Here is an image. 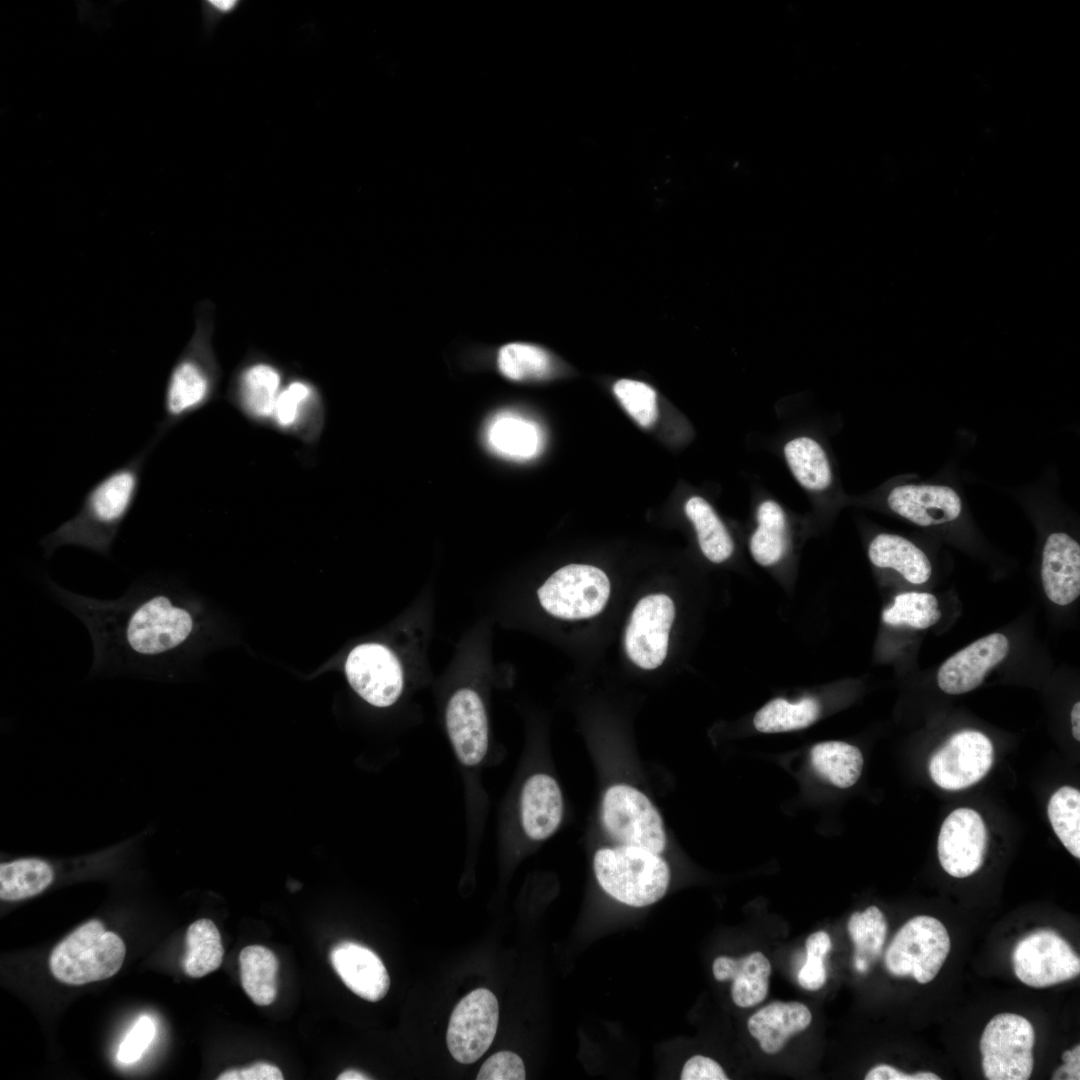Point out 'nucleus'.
<instances>
[{
	"mask_svg": "<svg viewBox=\"0 0 1080 1080\" xmlns=\"http://www.w3.org/2000/svg\"><path fill=\"white\" fill-rule=\"evenodd\" d=\"M847 929L855 948L854 967L865 973L882 952L887 933L886 919L878 907L870 906L863 912H854Z\"/></svg>",
	"mask_w": 1080,
	"mask_h": 1080,
	"instance_id": "36",
	"label": "nucleus"
},
{
	"mask_svg": "<svg viewBox=\"0 0 1080 1080\" xmlns=\"http://www.w3.org/2000/svg\"><path fill=\"white\" fill-rule=\"evenodd\" d=\"M831 949L825 931L812 933L806 940V961L798 973V982L806 990H818L826 981L824 958Z\"/></svg>",
	"mask_w": 1080,
	"mask_h": 1080,
	"instance_id": "41",
	"label": "nucleus"
},
{
	"mask_svg": "<svg viewBox=\"0 0 1080 1080\" xmlns=\"http://www.w3.org/2000/svg\"><path fill=\"white\" fill-rule=\"evenodd\" d=\"M941 611L937 598L926 592H905L895 597L894 603L885 609L882 619L893 626L906 625L927 629L938 622Z\"/></svg>",
	"mask_w": 1080,
	"mask_h": 1080,
	"instance_id": "39",
	"label": "nucleus"
},
{
	"mask_svg": "<svg viewBox=\"0 0 1080 1080\" xmlns=\"http://www.w3.org/2000/svg\"><path fill=\"white\" fill-rule=\"evenodd\" d=\"M886 502L897 515L925 527L952 522L962 512L959 494L946 485H898L889 491Z\"/></svg>",
	"mask_w": 1080,
	"mask_h": 1080,
	"instance_id": "19",
	"label": "nucleus"
},
{
	"mask_svg": "<svg viewBox=\"0 0 1080 1080\" xmlns=\"http://www.w3.org/2000/svg\"><path fill=\"white\" fill-rule=\"evenodd\" d=\"M330 959L341 980L357 996L377 1002L388 992L390 978L387 969L371 949L345 941L332 949Z\"/></svg>",
	"mask_w": 1080,
	"mask_h": 1080,
	"instance_id": "21",
	"label": "nucleus"
},
{
	"mask_svg": "<svg viewBox=\"0 0 1080 1080\" xmlns=\"http://www.w3.org/2000/svg\"><path fill=\"white\" fill-rule=\"evenodd\" d=\"M156 1032L149 1017H141L119 1046L117 1057L123 1063L136 1062L150 1045Z\"/></svg>",
	"mask_w": 1080,
	"mask_h": 1080,
	"instance_id": "43",
	"label": "nucleus"
},
{
	"mask_svg": "<svg viewBox=\"0 0 1080 1080\" xmlns=\"http://www.w3.org/2000/svg\"><path fill=\"white\" fill-rule=\"evenodd\" d=\"M712 971L718 981L733 980L731 996L739 1007H752L767 996L771 964L761 952L739 959L719 956L713 962Z\"/></svg>",
	"mask_w": 1080,
	"mask_h": 1080,
	"instance_id": "24",
	"label": "nucleus"
},
{
	"mask_svg": "<svg viewBox=\"0 0 1080 1080\" xmlns=\"http://www.w3.org/2000/svg\"><path fill=\"white\" fill-rule=\"evenodd\" d=\"M613 392L626 412L642 427H650L657 418V395L644 382L621 379Z\"/></svg>",
	"mask_w": 1080,
	"mask_h": 1080,
	"instance_id": "40",
	"label": "nucleus"
},
{
	"mask_svg": "<svg viewBox=\"0 0 1080 1080\" xmlns=\"http://www.w3.org/2000/svg\"><path fill=\"white\" fill-rule=\"evenodd\" d=\"M499 1020V1006L488 989L478 988L454 1008L446 1033L452 1057L463 1064L478 1060L492 1044Z\"/></svg>",
	"mask_w": 1080,
	"mask_h": 1080,
	"instance_id": "12",
	"label": "nucleus"
},
{
	"mask_svg": "<svg viewBox=\"0 0 1080 1080\" xmlns=\"http://www.w3.org/2000/svg\"><path fill=\"white\" fill-rule=\"evenodd\" d=\"M1044 592L1053 603L1066 606L1080 595V546L1066 533L1048 536L1041 564Z\"/></svg>",
	"mask_w": 1080,
	"mask_h": 1080,
	"instance_id": "20",
	"label": "nucleus"
},
{
	"mask_svg": "<svg viewBox=\"0 0 1080 1080\" xmlns=\"http://www.w3.org/2000/svg\"><path fill=\"white\" fill-rule=\"evenodd\" d=\"M563 815V799L556 780L547 774H535L524 784L521 794V821L533 840L551 836Z\"/></svg>",
	"mask_w": 1080,
	"mask_h": 1080,
	"instance_id": "23",
	"label": "nucleus"
},
{
	"mask_svg": "<svg viewBox=\"0 0 1080 1080\" xmlns=\"http://www.w3.org/2000/svg\"><path fill=\"white\" fill-rule=\"evenodd\" d=\"M224 948L216 925L209 919L193 922L186 933V952L182 967L192 978L203 977L222 963Z\"/></svg>",
	"mask_w": 1080,
	"mask_h": 1080,
	"instance_id": "34",
	"label": "nucleus"
},
{
	"mask_svg": "<svg viewBox=\"0 0 1080 1080\" xmlns=\"http://www.w3.org/2000/svg\"><path fill=\"white\" fill-rule=\"evenodd\" d=\"M490 447L498 454L516 460L530 459L542 447V434L539 427L519 415L502 413L497 415L487 429Z\"/></svg>",
	"mask_w": 1080,
	"mask_h": 1080,
	"instance_id": "29",
	"label": "nucleus"
},
{
	"mask_svg": "<svg viewBox=\"0 0 1080 1080\" xmlns=\"http://www.w3.org/2000/svg\"><path fill=\"white\" fill-rule=\"evenodd\" d=\"M866 1080H939L940 1077L932 1072H917L908 1074L901 1072L893 1066L880 1064L873 1067L865 1076Z\"/></svg>",
	"mask_w": 1080,
	"mask_h": 1080,
	"instance_id": "47",
	"label": "nucleus"
},
{
	"mask_svg": "<svg viewBox=\"0 0 1080 1080\" xmlns=\"http://www.w3.org/2000/svg\"><path fill=\"white\" fill-rule=\"evenodd\" d=\"M52 864L39 857H21L0 864V899L14 902L44 892L54 882Z\"/></svg>",
	"mask_w": 1080,
	"mask_h": 1080,
	"instance_id": "28",
	"label": "nucleus"
},
{
	"mask_svg": "<svg viewBox=\"0 0 1080 1080\" xmlns=\"http://www.w3.org/2000/svg\"><path fill=\"white\" fill-rule=\"evenodd\" d=\"M685 514L692 522L702 553L713 563H722L732 555L734 542L710 503L692 496L685 503Z\"/></svg>",
	"mask_w": 1080,
	"mask_h": 1080,
	"instance_id": "33",
	"label": "nucleus"
},
{
	"mask_svg": "<svg viewBox=\"0 0 1080 1080\" xmlns=\"http://www.w3.org/2000/svg\"><path fill=\"white\" fill-rule=\"evenodd\" d=\"M337 1079L338 1080H364V1079H370V1077H368L367 1075H365L364 1073H362L360 1071L353 1070V1069H348V1070H345L344 1072H342L337 1077Z\"/></svg>",
	"mask_w": 1080,
	"mask_h": 1080,
	"instance_id": "50",
	"label": "nucleus"
},
{
	"mask_svg": "<svg viewBox=\"0 0 1080 1080\" xmlns=\"http://www.w3.org/2000/svg\"><path fill=\"white\" fill-rule=\"evenodd\" d=\"M526 1078L523 1060L514 1052L500 1051L491 1055L481 1066L478 1080H523Z\"/></svg>",
	"mask_w": 1080,
	"mask_h": 1080,
	"instance_id": "42",
	"label": "nucleus"
},
{
	"mask_svg": "<svg viewBox=\"0 0 1080 1080\" xmlns=\"http://www.w3.org/2000/svg\"><path fill=\"white\" fill-rule=\"evenodd\" d=\"M1012 963L1017 978L1034 988L1062 983L1080 974V958L1052 930H1038L1023 937L1014 948Z\"/></svg>",
	"mask_w": 1080,
	"mask_h": 1080,
	"instance_id": "10",
	"label": "nucleus"
},
{
	"mask_svg": "<svg viewBox=\"0 0 1080 1080\" xmlns=\"http://www.w3.org/2000/svg\"><path fill=\"white\" fill-rule=\"evenodd\" d=\"M244 991L259 1006L271 1004L277 995L278 960L268 948L250 945L239 954Z\"/></svg>",
	"mask_w": 1080,
	"mask_h": 1080,
	"instance_id": "32",
	"label": "nucleus"
},
{
	"mask_svg": "<svg viewBox=\"0 0 1080 1080\" xmlns=\"http://www.w3.org/2000/svg\"><path fill=\"white\" fill-rule=\"evenodd\" d=\"M593 867L602 889L615 900L633 907L659 901L670 881L669 867L657 853L632 845L598 850Z\"/></svg>",
	"mask_w": 1080,
	"mask_h": 1080,
	"instance_id": "4",
	"label": "nucleus"
},
{
	"mask_svg": "<svg viewBox=\"0 0 1080 1080\" xmlns=\"http://www.w3.org/2000/svg\"><path fill=\"white\" fill-rule=\"evenodd\" d=\"M675 606L665 594H650L638 601L625 631V650L643 669H655L666 658Z\"/></svg>",
	"mask_w": 1080,
	"mask_h": 1080,
	"instance_id": "13",
	"label": "nucleus"
},
{
	"mask_svg": "<svg viewBox=\"0 0 1080 1080\" xmlns=\"http://www.w3.org/2000/svg\"><path fill=\"white\" fill-rule=\"evenodd\" d=\"M285 384L282 370L269 359L254 357L234 372L228 399L246 416L259 423L272 420L277 398Z\"/></svg>",
	"mask_w": 1080,
	"mask_h": 1080,
	"instance_id": "16",
	"label": "nucleus"
},
{
	"mask_svg": "<svg viewBox=\"0 0 1080 1080\" xmlns=\"http://www.w3.org/2000/svg\"><path fill=\"white\" fill-rule=\"evenodd\" d=\"M52 596L87 628L93 644L90 674L157 679L190 642L196 619L157 574L138 578L116 599L67 590L48 575Z\"/></svg>",
	"mask_w": 1080,
	"mask_h": 1080,
	"instance_id": "1",
	"label": "nucleus"
},
{
	"mask_svg": "<svg viewBox=\"0 0 1080 1080\" xmlns=\"http://www.w3.org/2000/svg\"><path fill=\"white\" fill-rule=\"evenodd\" d=\"M214 305L206 300L196 308L194 332L168 374L163 396V416L155 436L162 437L218 396L222 377L214 351Z\"/></svg>",
	"mask_w": 1080,
	"mask_h": 1080,
	"instance_id": "3",
	"label": "nucleus"
},
{
	"mask_svg": "<svg viewBox=\"0 0 1080 1080\" xmlns=\"http://www.w3.org/2000/svg\"><path fill=\"white\" fill-rule=\"evenodd\" d=\"M603 821L611 836L624 845L659 854L666 837L661 816L651 801L629 785L610 787L603 799Z\"/></svg>",
	"mask_w": 1080,
	"mask_h": 1080,
	"instance_id": "9",
	"label": "nucleus"
},
{
	"mask_svg": "<svg viewBox=\"0 0 1080 1080\" xmlns=\"http://www.w3.org/2000/svg\"><path fill=\"white\" fill-rule=\"evenodd\" d=\"M950 951L945 926L927 915L913 917L896 933L885 953V966L897 977L911 976L918 983L932 981Z\"/></svg>",
	"mask_w": 1080,
	"mask_h": 1080,
	"instance_id": "6",
	"label": "nucleus"
},
{
	"mask_svg": "<svg viewBox=\"0 0 1080 1080\" xmlns=\"http://www.w3.org/2000/svg\"><path fill=\"white\" fill-rule=\"evenodd\" d=\"M322 419V399L313 383L303 378H293L284 384L271 420L279 430L314 439Z\"/></svg>",
	"mask_w": 1080,
	"mask_h": 1080,
	"instance_id": "22",
	"label": "nucleus"
},
{
	"mask_svg": "<svg viewBox=\"0 0 1080 1080\" xmlns=\"http://www.w3.org/2000/svg\"><path fill=\"white\" fill-rule=\"evenodd\" d=\"M868 556L873 565L893 569L913 584L927 582L932 573L927 555L899 535L881 533L875 536L870 542Z\"/></svg>",
	"mask_w": 1080,
	"mask_h": 1080,
	"instance_id": "27",
	"label": "nucleus"
},
{
	"mask_svg": "<svg viewBox=\"0 0 1080 1080\" xmlns=\"http://www.w3.org/2000/svg\"><path fill=\"white\" fill-rule=\"evenodd\" d=\"M351 687L368 703L377 707L394 704L403 689V671L396 655L379 643L356 646L345 662Z\"/></svg>",
	"mask_w": 1080,
	"mask_h": 1080,
	"instance_id": "14",
	"label": "nucleus"
},
{
	"mask_svg": "<svg viewBox=\"0 0 1080 1080\" xmlns=\"http://www.w3.org/2000/svg\"><path fill=\"white\" fill-rule=\"evenodd\" d=\"M1071 724L1072 734L1074 738L1080 740V703L1076 702L1071 710Z\"/></svg>",
	"mask_w": 1080,
	"mask_h": 1080,
	"instance_id": "49",
	"label": "nucleus"
},
{
	"mask_svg": "<svg viewBox=\"0 0 1080 1080\" xmlns=\"http://www.w3.org/2000/svg\"><path fill=\"white\" fill-rule=\"evenodd\" d=\"M1035 1031L1025 1017L1000 1013L986 1025L981 1039L982 1069L988 1080H1026L1034 1067Z\"/></svg>",
	"mask_w": 1080,
	"mask_h": 1080,
	"instance_id": "7",
	"label": "nucleus"
},
{
	"mask_svg": "<svg viewBox=\"0 0 1080 1080\" xmlns=\"http://www.w3.org/2000/svg\"><path fill=\"white\" fill-rule=\"evenodd\" d=\"M1047 814L1055 834L1065 848L1080 857V792L1071 786L1059 788L1050 798Z\"/></svg>",
	"mask_w": 1080,
	"mask_h": 1080,
	"instance_id": "37",
	"label": "nucleus"
},
{
	"mask_svg": "<svg viewBox=\"0 0 1080 1080\" xmlns=\"http://www.w3.org/2000/svg\"><path fill=\"white\" fill-rule=\"evenodd\" d=\"M809 1008L800 1002H772L748 1020L750 1034L768 1054L779 1052L794 1034L804 1031L811 1023Z\"/></svg>",
	"mask_w": 1080,
	"mask_h": 1080,
	"instance_id": "25",
	"label": "nucleus"
},
{
	"mask_svg": "<svg viewBox=\"0 0 1080 1080\" xmlns=\"http://www.w3.org/2000/svg\"><path fill=\"white\" fill-rule=\"evenodd\" d=\"M1062 1060L1067 1062L1080 1061V1045H1076L1072 1050H1066L1062 1054Z\"/></svg>",
	"mask_w": 1080,
	"mask_h": 1080,
	"instance_id": "51",
	"label": "nucleus"
},
{
	"mask_svg": "<svg viewBox=\"0 0 1080 1080\" xmlns=\"http://www.w3.org/2000/svg\"><path fill=\"white\" fill-rule=\"evenodd\" d=\"M988 844V832L980 814L971 808L952 811L938 836V858L951 876L965 878L980 869Z\"/></svg>",
	"mask_w": 1080,
	"mask_h": 1080,
	"instance_id": "15",
	"label": "nucleus"
},
{
	"mask_svg": "<svg viewBox=\"0 0 1080 1080\" xmlns=\"http://www.w3.org/2000/svg\"><path fill=\"white\" fill-rule=\"evenodd\" d=\"M1009 651V641L1001 633L980 638L948 658L939 668V688L950 695L964 694L977 688L988 672Z\"/></svg>",
	"mask_w": 1080,
	"mask_h": 1080,
	"instance_id": "17",
	"label": "nucleus"
},
{
	"mask_svg": "<svg viewBox=\"0 0 1080 1080\" xmlns=\"http://www.w3.org/2000/svg\"><path fill=\"white\" fill-rule=\"evenodd\" d=\"M243 5L241 0H202L200 2L203 27L208 36L225 18L235 14Z\"/></svg>",
	"mask_w": 1080,
	"mask_h": 1080,
	"instance_id": "44",
	"label": "nucleus"
},
{
	"mask_svg": "<svg viewBox=\"0 0 1080 1080\" xmlns=\"http://www.w3.org/2000/svg\"><path fill=\"white\" fill-rule=\"evenodd\" d=\"M755 516L757 526L750 537V553L758 564L772 566L786 551V513L777 501L768 498L758 504Z\"/></svg>",
	"mask_w": 1080,
	"mask_h": 1080,
	"instance_id": "30",
	"label": "nucleus"
},
{
	"mask_svg": "<svg viewBox=\"0 0 1080 1080\" xmlns=\"http://www.w3.org/2000/svg\"><path fill=\"white\" fill-rule=\"evenodd\" d=\"M500 372L510 380L542 379L552 371L550 355L542 348L527 343H509L498 353Z\"/></svg>",
	"mask_w": 1080,
	"mask_h": 1080,
	"instance_id": "38",
	"label": "nucleus"
},
{
	"mask_svg": "<svg viewBox=\"0 0 1080 1080\" xmlns=\"http://www.w3.org/2000/svg\"><path fill=\"white\" fill-rule=\"evenodd\" d=\"M681 1080H727L723 1068L713 1059L695 1055L689 1058L682 1069Z\"/></svg>",
	"mask_w": 1080,
	"mask_h": 1080,
	"instance_id": "45",
	"label": "nucleus"
},
{
	"mask_svg": "<svg viewBox=\"0 0 1080 1080\" xmlns=\"http://www.w3.org/2000/svg\"><path fill=\"white\" fill-rule=\"evenodd\" d=\"M785 463L795 481L807 492L820 494L831 488L834 473L823 445L810 435H796L782 448Z\"/></svg>",
	"mask_w": 1080,
	"mask_h": 1080,
	"instance_id": "26",
	"label": "nucleus"
},
{
	"mask_svg": "<svg viewBox=\"0 0 1080 1080\" xmlns=\"http://www.w3.org/2000/svg\"><path fill=\"white\" fill-rule=\"evenodd\" d=\"M994 762L991 740L975 730L952 735L929 761V774L942 789L956 791L978 783Z\"/></svg>",
	"mask_w": 1080,
	"mask_h": 1080,
	"instance_id": "11",
	"label": "nucleus"
},
{
	"mask_svg": "<svg viewBox=\"0 0 1080 1080\" xmlns=\"http://www.w3.org/2000/svg\"><path fill=\"white\" fill-rule=\"evenodd\" d=\"M125 953L120 936L106 931L101 921L93 919L80 925L52 950L49 967L58 981L83 985L115 975Z\"/></svg>",
	"mask_w": 1080,
	"mask_h": 1080,
	"instance_id": "5",
	"label": "nucleus"
},
{
	"mask_svg": "<svg viewBox=\"0 0 1080 1080\" xmlns=\"http://www.w3.org/2000/svg\"><path fill=\"white\" fill-rule=\"evenodd\" d=\"M538 599L550 615L578 620L599 614L610 595V582L599 568L570 564L555 571L538 589Z\"/></svg>",
	"mask_w": 1080,
	"mask_h": 1080,
	"instance_id": "8",
	"label": "nucleus"
},
{
	"mask_svg": "<svg viewBox=\"0 0 1080 1080\" xmlns=\"http://www.w3.org/2000/svg\"><path fill=\"white\" fill-rule=\"evenodd\" d=\"M160 440L153 435L134 456L98 480L76 514L40 540L47 557L76 546L108 557L138 497L146 461Z\"/></svg>",
	"mask_w": 1080,
	"mask_h": 1080,
	"instance_id": "2",
	"label": "nucleus"
},
{
	"mask_svg": "<svg viewBox=\"0 0 1080 1080\" xmlns=\"http://www.w3.org/2000/svg\"><path fill=\"white\" fill-rule=\"evenodd\" d=\"M446 727L461 763L479 764L488 748V721L476 691L463 688L451 696L446 708Z\"/></svg>",
	"mask_w": 1080,
	"mask_h": 1080,
	"instance_id": "18",
	"label": "nucleus"
},
{
	"mask_svg": "<svg viewBox=\"0 0 1080 1080\" xmlns=\"http://www.w3.org/2000/svg\"><path fill=\"white\" fill-rule=\"evenodd\" d=\"M814 770L830 784L846 789L860 778L864 759L859 748L843 741H824L811 749Z\"/></svg>",
	"mask_w": 1080,
	"mask_h": 1080,
	"instance_id": "31",
	"label": "nucleus"
},
{
	"mask_svg": "<svg viewBox=\"0 0 1080 1080\" xmlns=\"http://www.w3.org/2000/svg\"><path fill=\"white\" fill-rule=\"evenodd\" d=\"M218 1080H282L281 1070L272 1064L257 1062L247 1068L229 1069L221 1073Z\"/></svg>",
	"mask_w": 1080,
	"mask_h": 1080,
	"instance_id": "46",
	"label": "nucleus"
},
{
	"mask_svg": "<svg viewBox=\"0 0 1080 1080\" xmlns=\"http://www.w3.org/2000/svg\"><path fill=\"white\" fill-rule=\"evenodd\" d=\"M819 715L820 704L813 697L796 702L775 698L757 711L753 724L762 733L790 732L809 727Z\"/></svg>",
	"mask_w": 1080,
	"mask_h": 1080,
	"instance_id": "35",
	"label": "nucleus"
},
{
	"mask_svg": "<svg viewBox=\"0 0 1080 1080\" xmlns=\"http://www.w3.org/2000/svg\"><path fill=\"white\" fill-rule=\"evenodd\" d=\"M1052 1079L1053 1080H1058V1079L1079 1080L1080 1079V1061H1073V1062H1067V1063L1064 1062V1064L1061 1065L1054 1072V1074L1052 1076Z\"/></svg>",
	"mask_w": 1080,
	"mask_h": 1080,
	"instance_id": "48",
	"label": "nucleus"
}]
</instances>
